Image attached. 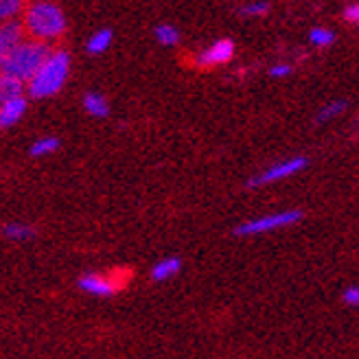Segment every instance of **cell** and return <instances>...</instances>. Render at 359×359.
Listing matches in <instances>:
<instances>
[{"mask_svg": "<svg viewBox=\"0 0 359 359\" xmlns=\"http://www.w3.org/2000/svg\"><path fill=\"white\" fill-rule=\"evenodd\" d=\"M22 90H25L22 79L11 77V75H3V79H0V97H3V101L22 97Z\"/></svg>", "mask_w": 359, "mask_h": 359, "instance_id": "obj_12", "label": "cell"}, {"mask_svg": "<svg viewBox=\"0 0 359 359\" xmlns=\"http://www.w3.org/2000/svg\"><path fill=\"white\" fill-rule=\"evenodd\" d=\"M57 147H60V140H57V138H53V136H48V138L35 140L33 145H31V149H29V154H31L33 158H42V156L53 154Z\"/></svg>", "mask_w": 359, "mask_h": 359, "instance_id": "obj_15", "label": "cell"}, {"mask_svg": "<svg viewBox=\"0 0 359 359\" xmlns=\"http://www.w3.org/2000/svg\"><path fill=\"white\" fill-rule=\"evenodd\" d=\"M344 20L351 22V25H359V3L344 9Z\"/></svg>", "mask_w": 359, "mask_h": 359, "instance_id": "obj_22", "label": "cell"}, {"mask_svg": "<svg viewBox=\"0 0 359 359\" xmlns=\"http://www.w3.org/2000/svg\"><path fill=\"white\" fill-rule=\"evenodd\" d=\"M22 7L25 0H0V15H3V20H11L22 11Z\"/></svg>", "mask_w": 359, "mask_h": 359, "instance_id": "obj_16", "label": "cell"}, {"mask_svg": "<svg viewBox=\"0 0 359 359\" xmlns=\"http://www.w3.org/2000/svg\"><path fill=\"white\" fill-rule=\"evenodd\" d=\"M309 160L304 156H296V158H290V160H283V163L278 165H272L269 169L261 171L257 177H252L248 182L250 189H259V187H265V184H274V182H280V180L285 177H292L296 175L298 171H302L304 167H307Z\"/></svg>", "mask_w": 359, "mask_h": 359, "instance_id": "obj_5", "label": "cell"}, {"mask_svg": "<svg viewBox=\"0 0 359 359\" xmlns=\"http://www.w3.org/2000/svg\"><path fill=\"white\" fill-rule=\"evenodd\" d=\"M110 42H112V31L110 29H101L88 40L86 48H88L90 55H99V53H103L107 46H110Z\"/></svg>", "mask_w": 359, "mask_h": 359, "instance_id": "obj_13", "label": "cell"}, {"mask_svg": "<svg viewBox=\"0 0 359 359\" xmlns=\"http://www.w3.org/2000/svg\"><path fill=\"white\" fill-rule=\"evenodd\" d=\"M25 31L27 29L20 22H5L3 31H0V55H7L15 46H20Z\"/></svg>", "mask_w": 359, "mask_h": 359, "instance_id": "obj_8", "label": "cell"}, {"mask_svg": "<svg viewBox=\"0 0 359 359\" xmlns=\"http://www.w3.org/2000/svg\"><path fill=\"white\" fill-rule=\"evenodd\" d=\"M290 73H292V66H287V64H278V66L269 68V75L272 77H287Z\"/></svg>", "mask_w": 359, "mask_h": 359, "instance_id": "obj_23", "label": "cell"}, {"mask_svg": "<svg viewBox=\"0 0 359 359\" xmlns=\"http://www.w3.org/2000/svg\"><path fill=\"white\" fill-rule=\"evenodd\" d=\"M342 110H344V103L335 101V103H331V105H327V107H322V110L318 112V116H316V121H318V123H327V121H331L333 116H337Z\"/></svg>", "mask_w": 359, "mask_h": 359, "instance_id": "obj_19", "label": "cell"}, {"mask_svg": "<svg viewBox=\"0 0 359 359\" xmlns=\"http://www.w3.org/2000/svg\"><path fill=\"white\" fill-rule=\"evenodd\" d=\"M68 68H70V57L66 50L50 53V57L38 70V75L29 81V95L33 99H44L60 93L62 86L66 83Z\"/></svg>", "mask_w": 359, "mask_h": 359, "instance_id": "obj_3", "label": "cell"}, {"mask_svg": "<svg viewBox=\"0 0 359 359\" xmlns=\"http://www.w3.org/2000/svg\"><path fill=\"white\" fill-rule=\"evenodd\" d=\"M3 235L9 241H29V239L35 237V230L31 226H27V224L11 222V224H5L3 226Z\"/></svg>", "mask_w": 359, "mask_h": 359, "instance_id": "obj_11", "label": "cell"}, {"mask_svg": "<svg viewBox=\"0 0 359 359\" xmlns=\"http://www.w3.org/2000/svg\"><path fill=\"white\" fill-rule=\"evenodd\" d=\"M180 269H182V261L177 257H165L151 267V278L156 283H165V280L175 278L180 274Z\"/></svg>", "mask_w": 359, "mask_h": 359, "instance_id": "obj_10", "label": "cell"}, {"mask_svg": "<svg viewBox=\"0 0 359 359\" xmlns=\"http://www.w3.org/2000/svg\"><path fill=\"white\" fill-rule=\"evenodd\" d=\"M156 38H158V42L160 44H165V46H173L175 42H177V31L171 27V25H160V27H156Z\"/></svg>", "mask_w": 359, "mask_h": 359, "instance_id": "obj_17", "label": "cell"}, {"mask_svg": "<svg viewBox=\"0 0 359 359\" xmlns=\"http://www.w3.org/2000/svg\"><path fill=\"white\" fill-rule=\"evenodd\" d=\"M25 29L35 40H57L66 29L64 13L50 0H35L27 7L25 13Z\"/></svg>", "mask_w": 359, "mask_h": 359, "instance_id": "obj_2", "label": "cell"}, {"mask_svg": "<svg viewBox=\"0 0 359 359\" xmlns=\"http://www.w3.org/2000/svg\"><path fill=\"white\" fill-rule=\"evenodd\" d=\"M232 55H235V44H232L230 40H219L197 55V66L212 68V66L226 64Z\"/></svg>", "mask_w": 359, "mask_h": 359, "instance_id": "obj_7", "label": "cell"}, {"mask_svg": "<svg viewBox=\"0 0 359 359\" xmlns=\"http://www.w3.org/2000/svg\"><path fill=\"white\" fill-rule=\"evenodd\" d=\"M302 219V212L300 210H280V212H269L263 215V217L257 219H248L243 224H239L235 228V235L237 237H255V235H265V232H274L287 226H294Z\"/></svg>", "mask_w": 359, "mask_h": 359, "instance_id": "obj_4", "label": "cell"}, {"mask_svg": "<svg viewBox=\"0 0 359 359\" xmlns=\"http://www.w3.org/2000/svg\"><path fill=\"white\" fill-rule=\"evenodd\" d=\"M121 285L123 283L114 274L110 276L105 272H86L77 280L79 290L88 296H95V298H112L114 294H118Z\"/></svg>", "mask_w": 359, "mask_h": 359, "instance_id": "obj_6", "label": "cell"}, {"mask_svg": "<svg viewBox=\"0 0 359 359\" xmlns=\"http://www.w3.org/2000/svg\"><path fill=\"white\" fill-rule=\"evenodd\" d=\"M309 40H311V44H316V46H329V44L335 40V35H333V31H329V29H313V31L309 33Z\"/></svg>", "mask_w": 359, "mask_h": 359, "instance_id": "obj_18", "label": "cell"}, {"mask_svg": "<svg viewBox=\"0 0 359 359\" xmlns=\"http://www.w3.org/2000/svg\"><path fill=\"white\" fill-rule=\"evenodd\" d=\"M50 57V50L44 42L33 40V42H22L15 46L11 53L3 55V75H11L22 81H31L38 70L44 66V62Z\"/></svg>", "mask_w": 359, "mask_h": 359, "instance_id": "obj_1", "label": "cell"}, {"mask_svg": "<svg viewBox=\"0 0 359 359\" xmlns=\"http://www.w3.org/2000/svg\"><path fill=\"white\" fill-rule=\"evenodd\" d=\"M267 9H269V5L263 3V0H259V3H252V5L243 7V9H241V15H263Z\"/></svg>", "mask_w": 359, "mask_h": 359, "instance_id": "obj_21", "label": "cell"}, {"mask_svg": "<svg viewBox=\"0 0 359 359\" xmlns=\"http://www.w3.org/2000/svg\"><path fill=\"white\" fill-rule=\"evenodd\" d=\"M342 300L346 307H353V309H359V285H351L344 290L342 294Z\"/></svg>", "mask_w": 359, "mask_h": 359, "instance_id": "obj_20", "label": "cell"}, {"mask_svg": "<svg viewBox=\"0 0 359 359\" xmlns=\"http://www.w3.org/2000/svg\"><path fill=\"white\" fill-rule=\"evenodd\" d=\"M83 107L88 110V114H93V116H105L107 114V101L99 93H88L83 97Z\"/></svg>", "mask_w": 359, "mask_h": 359, "instance_id": "obj_14", "label": "cell"}, {"mask_svg": "<svg viewBox=\"0 0 359 359\" xmlns=\"http://www.w3.org/2000/svg\"><path fill=\"white\" fill-rule=\"evenodd\" d=\"M27 112V99L15 97L9 101H3V107H0V125L7 130L11 125H15L22 118V114Z\"/></svg>", "mask_w": 359, "mask_h": 359, "instance_id": "obj_9", "label": "cell"}]
</instances>
